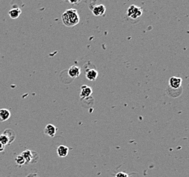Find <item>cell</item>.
<instances>
[{"instance_id": "obj_3", "label": "cell", "mask_w": 189, "mask_h": 177, "mask_svg": "<svg viewBox=\"0 0 189 177\" xmlns=\"http://www.w3.org/2000/svg\"><path fill=\"white\" fill-rule=\"evenodd\" d=\"M182 83V79L178 76H172L169 78V86L174 89H178L180 87Z\"/></svg>"}, {"instance_id": "obj_6", "label": "cell", "mask_w": 189, "mask_h": 177, "mask_svg": "<svg viewBox=\"0 0 189 177\" xmlns=\"http://www.w3.org/2000/svg\"><path fill=\"white\" fill-rule=\"evenodd\" d=\"M81 74L80 67L78 66H73L70 67L68 69V74L71 78H78Z\"/></svg>"}, {"instance_id": "obj_13", "label": "cell", "mask_w": 189, "mask_h": 177, "mask_svg": "<svg viewBox=\"0 0 189 177\" xmlns=\"http://www.w3.org/2000/svg\"><path fill=\"white\" fill-rule=\"evenodd\" d=\"M21 155L24 157L25 162H31V160L33 159V155L31 151L26 150L23 151Z\"/></svg>"}, {"instance_id": "obj_17", "label": "cell", "mask_w": 189, "mask_h": 177, "mask_svg": "<svg viewBox=\"0 0 189 177\" xmlns=\"http://www.w3.org/2000/svg\"><path fill=\"white\" fill-rule=\"evenodd\" d=\"M68 2H69L71 4H78L81 0H66Z\"/></svg>"}, {"instance_id": "obj_18", "label": "cell", "mask_w": 189, "mask_h": 177, "mask_svg": "<svg viewBox=\"0 0 189 177\" xmlns=\"http://www.w3.org/2000/svg\"><path fill=\"white\" fill-rule=\"evenodd\" d=\"M4 150V146L2 145V144L0 143V152L3 151Z\"/></svg>"}, {"instance_id": "obj_7", "label": "cell", "mask_w": 189, "mask_h": 177, "mask_svg": "<svg viewBox=\"0 0 189 177\" xmlns=\"http://www.w3.org/2000/svg\"><path fill=\"white\" fill-rule=\"evenodd\" d=\"M86 77L90 81H95L98 77V72L95 69H89L86 72Z\"/></svg>"}, {"instance_id": "obj_10", "label": "cell", "mask_w": 189, "mask_h": 177, "mask_svg": "<svg viewBox=\"0 0 189 177\" xmlns=\"http://www.w3.org/2000/svg\"><path fill=\"white\" fill-rule=\"evenodd\" d=\"M10 117V112L5 108L0 109V121H6Z\"/></svg>"}, {"instance_id": "obj_9", "label": "cell", "mask_w": 189, "mask_h": 177, "mask_svg": "<svg viewBox=\"0 0 189 177\" xmlns=\"http://www.w3.org/2000/svg\"><path fill=\"white\" fill-rule=\"evenodd\" d=\"M69 148L66 146L60 145L57 148V154L61 157H65L68 155Z\"/></svg>"}, {"instance_id": "obj_15", "label": "cell", "mask_w": 189, "mask_h": 177, "mask_svg": "<svg viewBox=\"0 0 189 177\" xmlns=\"http://www.w3.org/2000/svg\"><path fill=\"white\" fill-rule=\"evenodd\" d=\"M15 160H16V162L17 163V164L20 165V166L23 165L25 163V160L24 159V157L22 156V155H19L18 156H17V157H16Z\"/></svg>"}, {"instance_id": "obj_1", "label": "cell", "mask_w": 189, "mask_h": 177, "mask_svg": "<svg viewBox=\"0 0 189 177\" xmlns=\"http://www.w3.org/2000/svg\"><path fill=\"white\" fill-rule=\"evenodd\" d=\"M61 19L64 25L68 27H72L80 23V17L77 10L69 8L63 13Z\"/></svg>"}, {"instance_id": "obj_12", "label": "cell", "mask_w": 189, "mask_h": 177, "mask_svg": "<svg viewBox=\"0 0 189 177\" xmlns=\"http://www.w3.org/2000/svg\"><path fill=\"white\" fill-rule=\"evenodd\" d=\"M4 134L6 135L7 136V138L9 140V143H12V142L15 140V133L14 132L13 130L8 129H6L4 132Z\"/></svg>"}, {"instance_id": "obj_4", "label": "cell", "mask_w": 189, "mask_h": 177, "mask_svg": "<svg viewBox=\"0 0 189 177\" xmlns=\"http://www.w3.org/2000/svg\"><path fill=\"white\" fill-rule=\"evenodd\" d=\"M93 94V90L90 87L87 85H82L80 88V96L81 99H86L89 97Z\"/></svg>"}, {"instance_id": "obj_16", "label": "cell", "mask_w": 189, "mask_h": 177, "mask_svg": "<svg viewBox=\"0 0 189 177\" xmlns=\"http://www.w3.org/2000/svg\"><path fill=\"white\" fill-rule=\"evenodd\" d=\"M116 177H129V175L127 173H125V172H120L117 173V174L116 175Z\"/></svg>"}, {"instance_id": "obj_2", "label": "cell", "mask_w": 189, "mask_h": 177, "mask_svg": "<svg viewBox=\"0 0 189 177\" xmlns=\"http://www.w3.org/2000/svg\"><path fill=\"white\" fill-rule=\"evenodd\" d=\"M127 14L129 18H132V19H137V18L142 17V14H143V10L140 7L131 5L128 8Z\"/></svg>"}, {"instance_id": "obj_5", "label": "cell", "mask_w": 189, "mask_h": 177, "mask_svg": "<svg viewBox=\"0 0 189 177\" xmlns=\"http://www.w3.org/2000/svg\"><path fill=\"white\" fill-rule=\"evenodd\" d=\"M106 6L103 4H99L94 6L92 9L93 14L96 17H101V16L104 15V14L106 13Z\"/></svg>"}, {"instance_id": "obj_8", "label": "cell", "mask_w": 189, "mask_h": 177, "mask_svg": "<svg viewBox=\"0 0 189 177\" xmlns=\"http://www.w3.org/2000/svg\"><path fill=\"white\" fill-rule=\"evenodd\" d=\"M56 132H57V128L52 124H48L46 126L44 129V133L45 134L50 137H54L55 136Z\"/></svg>"}, {"instance_id": "obj_11", "label": "cell", "mask_w": 189, "mask_h": 177, "mask_svg": "<svg viewBox=\"0 0 189 177\" xmlns=\"http://www.w3.org/2000/svg\"><path fill=\"white\" fill-rule=\"evenodd\" d=\"M21 14V10L20 8H12L8 12V15L12 19H16L20 17Z\"/></svg>"}, {"instance_id": "obj_14", "label": "cell", "mask_w": 189, "mask_h": 177, "mask_svg": "<svg viewBox=\"0 0 189 177\" xmlns=\"http://www.w3.org/2000/svg\"><path fill=\"white\" fill-rule=\"evenodd\" d=\"M0 143H1L2 145L5 146L6 144H8L9 143V140L7 138V136L6 135H4V134H1L0 136Z\"/></svg>"}]
</instances>
